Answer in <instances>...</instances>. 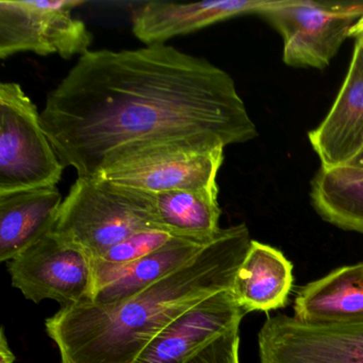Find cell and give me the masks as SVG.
<instances>
[{
    "instance_id": "ba28073f",
    "label": "cell",
    "mask_w": 363,
    "mask_h": 363,
    "mask_svg": "<svg viewBox=\"0 0 363 363\" xmlns=\"http://www.w3.org/2000/svg\"><path fill=\"white\" fill-rule=\"evenodd\" d=\"M12 286L39 303L52 299L61 308L94 301V264L90 257L54 231L7 262Z\"/></svg>"
},
{
    "instance_id": "5bb4252c",
    "label": "cell",
    "mask_w": 363,
    "mask_h": 363,
    "mask_svg": "<svg viewBox=\"0 0 363 363\" xmlns=\"http://www.w3.org/2000/svg\"><path fill=\"white\" fill-rule=\"evenodd\" d=\"M293 316L306 324H363V274L358 263L299 288Z\"/></svg>"
},
{
    "instance_id": "4fadbf2b",
    "label": "cell",
    "mask_w": 363,
    "mask_h": 363,
    "mask_svg": "<svg viewBox=\"0 0 363 363\" xmlns=\"http://www.w3.org/2000/svg\"><path fill=\"white\" fill-rule=\"evenodd\" d=\"M216 238L175 237L159 250L124 267L93 261L95 276L93 303L99 305L116 303L141 292L192 262Z\"/></svg>"
},
{
    "instance_id": "5b68a950",
    "label": "cell",
    "mask_w": 363,
    "mask_h": 363,
    "mask_svg": "<svg viewBox=\"0 0 363 363\" xmlns=\"http://www.w3.org/2000/svg\"><path fill=\"white\" fill-rule=\"evenodd\" d=\"M65 167L37 105L16 82L0 84V195L57 186Z\"/></svg>"
},
{
    "instance_id": "e0dca14e",
    "label": "cell",
    "mask_w": 363,
    "mask_h": 363,
    "mask_svg": "<svg viewBox=\"0 0 363 363\" xmlns=\"http://www.w3.org/2000/svg\"><path fill=\"white\" fill-rule=\"evenodd\" d=\"M142 192L157 226L175 237L213 239L222 229L218 191Z\"/></svg>"
},
{
    "instance_id": "9a60e30c",
    "label": "cell",
    "mask_w": 363,
    "mask_h": 363,
    "mask_svg": "<svg viewBox=\"0 0 363 363\" xmlns=\"http://www.w3.org/2000/svg\"><path fill=\"white\" fill-rule=\"evenodd\" d=\"M293 284V264L282 252L252 240L231 291L246 313L269 312L286 307Z\"/></svg>"
},
{
    "instance_id": "ac0fdd59",
    "label": "cell",
    "mask_w": 363,
    "mask_h": 363,
    "mask_svg": "<svg viewBox=\"0 0 363 363\" xmlns=\"http://www.w3.org/2000/svg\"><path fill=\"white\" fill-rule=\"evenodd\" d=\"M310 196L323 220L363 235V169L320 167L312 179Z\"/></svg>"
},
{
    "instance_id": "44dd1931",
    "label": "cell",
    "mask_w": 363,
    "mask_h": 363,
    "mask_svg": "<svg viewBox=\"0 0 363 363\" xmlns=\"http://www.w3.org/2000/svg\"><path fill=\"white\" fill-rule=\"evenodd\" d=\"M16 359V354L10 347L9 341L6 337L5 328L3 327L0 331V363H14Z\"/></svg>"
},
{
    "instance_id": "603a6c76",
    "label": "cell",
    "mask_w": 363,
    "mask_h": 363,
    "mask_svg": "<svg viewBox=\"0 0 363 363\" xmlns=\"http://www.w3.org/2000/svg\"><path fill=\"white\" fill-rule=\"evenodd\" d=\"M359 267H360L361 272H362L363 274V262L358 263Z\"/></svg>"
},
{
    "instance_id": "7402d4cb",
    "label": "cell",
    "mask_w": 363,
    "mask_h": 363,
    "mask_svg": "<svg viewBox=\"0 0 363 363\" xmlns=\"http://www.w3.org/2000/svg\"><path fill=\"white\" fill-rule=\"evenodd\" d=\"M350 167H357V169H363V150L358 155V156L354 157L352 161L347 163Z\"/></svg>"
},
{
    "instance_id": "277c9868",
    "label": "cell",
    "mask_w": 363,
    "mask_h": 363,
    "mask_svg": "<svg viewBox=\"0 0 363 363\" xmlns=\"http://www.w3.org/2000/svg\"><path fill=\"white\" fill-rule=\"evenodd\" d=\"M224 150L206 139L145 144L118 152L94 178L152 193L218 191Z\"/></svg>"
},
{
    "instance_id": "8992f818",
    "label": "cell",
    "mask_w": 363,
    "mask_h": 363,
    "mask_svg": "<svg viewBox=\"0 0 363 363\" xmlns=\"http://www.w3.org/2000/svg\"><path fill=\"white\" fill-rule=\"evenodd\" d=\"M259 16L284 40L286 65L323 69L362 18L363 3L273 0Z\"/></svg>"
},
{
    "instance_id": "ffe728a7",
    "label": "cell",
    "mask_w": 363,
    "mask_h": 363,
    "mask_svg": "<svg viewBox=\"0 0 363 363\" xmlns=\"http://www.w3.org/2000/svg\"><path fill=\"white\" fill-rule=\"evenodd\" d=\"M240 327L227 331L186 363H240Z\"/></svg>"
},
{
    "instance_id": "30bf717a",
    "label": "cell",
    "mask_w": 363,
    "mask_h": 363,
    "mask_svg": "<svg viewBox=\"0 0 363 363\" xmlns=\"http://www.w3.org/2000/svg\"><path fill=\"white\" fill-rule=\"evenodd\" d=\"M245 314L233 291L216 293L167 325L135 363H186L212 341L240 327Z\"/></svg>"
},
{
    "instance_id": "cb8c5ba5",
    "label": "cell",
    "mask_w": 363,
    "mask_h": 363,
    "mask_svg": "<svg viewBox=\"0 0 363 363\" xmlns=\"http://www.w3.org/2000/svg\"><path fill=\"white\" fill-rule=\"evenodd\" d=\"M361 35H363V33H361Z\"/></svg>"
},
{
    "instance_id": "7a4b0ae2",
    "label": "cell",
    "mask_w": 363,
    "mask_h": 363,
    "mask_svg": "<svg viewBox=\"0 0 363 363\" xmlns=\"http://www.w3.org/2000/svg\"><path fill=\"white\" fill-rule=\"evenodd\" d=\"M252 239L245 224L220 229L192 262L112 303L60 308L46 320L61 363H135L174 320L203 299L231 290Z\"/></svg>"
},
{
    "instance_id": "7c38bea8",
    "label": "cell",
    "mask_w": 363,
    "mask_h": 363,
    "mask_svg": "<svg viewBox=\"0 0 363 363\" xmlns=\"http://www.w3.org/2000/svg\"><path fill=\"white\" fill-rule=\"evenodd\" d=\"M273 0H211L178 4L148 1L133 13V33L145 46L165 44L223 21L260 14Z\"/></svg>"
},
{
    "instance_id": "2e32d148",
    "label": "cell",
    "mask_w": 363,
    "mask_h": 363,
    "mask_svg": "<svg viewBox=\"0 0 363 363\" xmlns=\"http://www.w3.org/2000/svg\"><path fill=\"white\" fill-rule=\"evenodd\" d=\"M63 199L57 186L0 195V261H8L54 230Z\"/></svg>"
},
{
    "instance_id": "3957f363",
    "label": "cell",
    "mask_w": 363,
    "mask_h": 363,
    "mask_svg": "<svg viewBox=\"0 0 363 363\" xmlns=\"http://www.w3.org/2000/svg\"><path fill=\"white\" fill-rule=\"evenodd\" d=\"M146 229L160 228L141 190L77 177L63 199L52 231L94 261Z\"/></svg>"
},
{
    "instance_id": "52a82bcc",
    "label": "cell",
    "mask_w": 363,
    "mask_h": 363,
    "mask_svg": "<svg viewBox=\"0 0 363 363\" xmlns=\"http://www.w3.org/2000/svg\"><path fill=\"white\" fill-rule=\"evenodd\" d=\"M84 4L82 0H1L0 58L33 52L69 60L86 54L92 33L73 14Z\"/></svg>"
},
{
    "instance_id": "8fae6325",
    "label": "cell",
    "mask_w": 363,
    "mask_h": 363,
    "mask_svg": "<svg viewBox=\"0 0 363 363\" xmlns=\"http://www.w3.org/2000/svg\"><path fill=\"white\" fill-rule=\"evenodd\" d=\"M322 167L347 164L363 150V35H359L333 107L323 122L308 133Z\"/></svg>"
},
{
    "instance_id": "9c48e42d",
    "label": "cell",
    "mask_w": 363,
    "mask_h": 363,
    "mask_svg": "<svg viewBox=\"0 0 363 363\" xmlns=\"http://www.w3.org/2000/svg\"><path fill=\"white\" fill-rule=\"evenodd\" d=\"M260 363H363V324H306L288 314L267 318Z\"/></svg>"
},
{
    "instance_id": "d6986e66",
    "label": "cell",
    "mask_w": 363,
    "mask_h": 363,
    "mask_svg": "<svg viewBox=\"0 0 363 363\" xmlns=\"http://www.w3.org/2000/svg\"><path fill=\"white\" fill-rule=\"evenodd\" d=\"M175 235L162 229H146L110 248L97 262L113 267L130 264L169 243Z\"/></svg>"
},
{
    "instance_id": "6da1fadb",
    "label": "cell",
    "mask_w": 363,
    "mask_h": 363,
    "mask_svg": "<svg viewBox=\"0 0 363 363\" xmlns=\"http://www.w3.org/2000/svg\"><path fill=\"white\" fill-rule=\"evenodd\" d=\"M41 118L78 178L145 144L206 139L226 147L258 135L233 77L167 44L89 50L50 92Z\"/></svg>"
}]
</instances>
